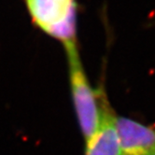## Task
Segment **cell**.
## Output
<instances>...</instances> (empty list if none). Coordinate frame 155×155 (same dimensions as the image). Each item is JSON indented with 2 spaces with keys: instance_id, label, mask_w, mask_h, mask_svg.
Segmentation results:
<instances>
[{
  "instance_id": "1",
  "label": "cell",
  "mask_w": 155,
  "mask_h": 155,
  "mask_svg": "<svg viewBox=\"0 0 155 155\" xmlns=\"http://www.w3.org/2000/svg\"><path fill=\"white\" fill-rule=\"evenodd\" d=\"M68 62L69 82L72 99L82 135L87 141L95 132L100 120L101 107L97 94L86 76L77 42L63 44Z\"/></svg>"
},
{
  "instance_id": "2",
  "label": "cell",
  "mask_w": 155,
  "mask_h": 155,
  "mask_svg": "<svg viewBox=\"0 0 155 155\" xmlns=\"http://www.w3.org/2000/svg\"><path fill=\"white\" fill-rule=\"evenodd\" d=\"M35 23L63 44L77 42L76 0H26Z\"/></svg>"
},
{
  "instance_id": "3",
  "label": "cell",
  "mask_w": 155,
  "mask_h": 155,
  "mask_svg": "<svg viewBox=\"0 0 155 155\" xmlns=\"http://www.w3.org/2000/svg\"><path fill=\"white\" fill-rule=\"evenodd\" d=\"M120 155H155V129L126 117H116Z\"/></svg>"
},
{
  "instance_id": "4",
  "label": "cell",
  "mask_w": 155,
  "mask_h": 155,
  "mask_svg": "<svg viewBox=\"0 0 155 155\" xmlns=\"http://www.w3.org/2000/svg\"><path fill=\"white\" fill-rule=\"evenodd\" d=\"M101 107L99 124L94 135L86 141L85 155H120V143L116 117L104 103Z\"/></svg>"
}]
</instances>
